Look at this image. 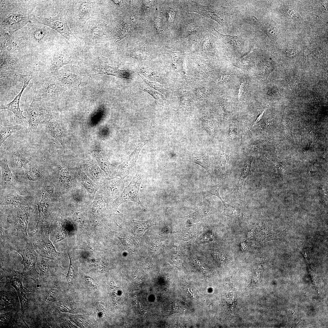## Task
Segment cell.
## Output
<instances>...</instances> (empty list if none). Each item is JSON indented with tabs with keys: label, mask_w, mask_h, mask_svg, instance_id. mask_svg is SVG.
<instances>
[{
	"label": "cell",
	"mask_w": 328,
	"mask_h": 328,
	"mask_svg": "<svg viewBox=\"0 0 328 328\" xmlns=\"http://www.w3.org/2000/svg\"><path fill=\"white\" fill-rule=\"evenodd\" d=\"M230 155L224 152H221L217 155L215 159V166L219 175L223 178H226L228 175V169Z\"/></svg>",
	"instance_id": "obj_21"
},
{
	"label": "cell",
	"mask_w": 328,
	"mask_h": 328,
	"mask_svg": "<svg viewBox=\"0 0 328 328\" xmlns=\"http://www.w3.org/2000/svg\"><path fill=\"white\" fill-rule=\"evenodd\" d=\"M25 127L24 123L9 127L3 126L0 125V146L9 137L16 132L24 129Z\"/></svg>",
	"instance_id": "obj_25"
},
{
	"label": "cell",
	"mask_w": 328,
	"mask_h": 328,
	"mask_svg": "<svg viewBox=\"0 0 328 328\" xmlns=\"http://www.w3.org/2000/svg\"><path fill=\"white\" fill-rule=\"evenodd\" d=\"M221 186V184L219 183L209 187L204 193L203 195L204 198L210 195H214L218 197L222 202H223L224 201L220 196L219 193V190Z\"/></svg>",
	"instance_id": "obj_38"
},
{
	"label": "cell",
	"mask_w": 328,
	"mask_h": 328,
	"mask_svg": "<svg viewBox=\"0 0 328 328\" xmlns=\"http://www.w3.org/2000/svg\"><path fill=\"white\" fill-rule=\"evenodd\" d=\"M50 259L40 256H38L37 262L39 270V275L42 279H45L51 275L52 267Z\"/></svg>",
	"instance_id": "obj_24"
},
{
	"label": "cell",
	"mask_w": 328,
	"mask_h": 328,
	"mask_svg": "<svg viewBox=\"0 0 328 328\" xmlns=\"http://www.w3.org/2000/svg\"><path fill=\"white\" fill-rule=\"evenodd\" d=\"M201 121L204 128L207 132L211 135H214L215 130L211 122L204 119H202Z\"/></svg>",
	"instance_id": "obj_45"
},
{
	"label": "cell",
	"mask_w": 328,
	"mask_h": 328,
	"mask_svg": "<svg viewBox=\"0 0 328 328\" xmlns=\"http://www.w3.org/2000/svg\"><path fill=\"white\" fill-rule=\"evenodd\" d=\"M243 84H241V87H240V88L239 89V95H238V98H239L241 97V93H242V91H243Z\"/></svg>",
	"instance_id": "obj_58"
},
{
	"label": "cell",
	"mask_w": 328,
	"mask_h": 328,
	"mask_svg": "<svg viewBox=\"0 0 328 328\" xmlns=\"http://www.w3.org/2000/svg\"><path fill=\"white\" fill-rule=\"evenodd\" d=\"M138 74L144 81L148 86L155 90L162 92L163 91V87L162 85L156 82H151L145 78L143 76Z\"/></svg>",
	"instance_id": "obj_43"
},
{
	"label": "cell",
	"mask_w": 328,
	"mask_h": 328,
	"mask_svg": "<svg viewBox=\"0 0 328 328\" xmlns=\"http://www.w3.org/2000/svg\"><path fill=\"white\" fill-rule=\"evenodd\" d=\"M28 243V246L26 248L15 250L21 255L22 258L21 263L23 265V275L36 280L39 275L35 268L38 256L34 245L30 242Z\"/></svg>",
	"instance_id": "obj_5"
},
{
	"label": "cell",
	"mask_w": 328,
	"mask_h": 328,
	"mask_svg": "<svg viewBox=\"0 0 328 328\" xmlns=\"http://www.w3.org/2000/svg\"><path fill=\"white\" fill-rule=\"evenodd\" d=\"M188 161L194 162L203 168L212 176L213 173L209 158L203 154H198L187 151L185 154Z\"/></svg>",
	"instance_id": "obj_20"
},
{
	"label": "cell",
	"mask_w": 328,
	"mask_h": 328,
	"mask_svg": "<svg viewBox=\"0 0 328 328\" xmlns=\"http://www.w3.org/2000/svg\"><path fill=\"white\" fill-rule=\"evenodd\" d=\"M72 62V58L68 53L64 51H57L50 60L49 71L51 73L55 74L62 67Z\"/></svg>",
	"instance_id": "obj_13"
},
{
	"label": "cell",
	"mask_w": 328,
	"mask_h": 328,
	"mask_svg": "<svg viewBox=\"0 0 328 328\" xmlns=\"http://www.w3.org/2000/svg\"><path fill=\"white\" fill-rule=\"evenodd\" d=\"M21 196H8L3 199L2 201V203L3 204L14 205L19 203L21 202H22V200H20L22 199Z\"/></svg>",
	"instance_id": "obj_42"
},
{
	"label": "cell",
	"mask_w": 328,
	"mask_h": 328,
	"mask_svg": "<svg viewBox=\"0 0 328 328\" xmlns=\"http://www.w3.org/2000/svg\"><path fill=\"white\" fill-rule=\"evenodd\" d=\"M23 276L22 273L14 271L10 278V282L18 293L21 303L22 316L23 319L24 313L28 306L29 296L31 291L23 287L22 283Z\"/></svg>",
	"instance_id": "obj_9"
},
{
	"label": "cell",
	"mask_w": 328,
	"mask_h": 328,
	"mask_svg": "<svg viewBox=\"0 0 328 328\" xmlns=\"http://www.w3.org/2000/svg\"><path fill=\"white\" fill-rule=\"evenodd\" d=\"M161 19L160 14L159 12H157L156 14L155 19L154 22L155 27L158 32L159 34L162 33L163 31V30L161 27Z\"/></svg>",
	"instance_id": "obj_48"
},
{
	"label": "cell",
	"mask_w": 328,
	"mask_h": 328,
	"mask_svg": "<svg viewBox=\"0 0 328 328\" xmlns=\"http://www.w3.org/2000/svg\"><path fill=\"white\" fill-rule=\"evenodd\" d=\"M61 91L57 83L51 80L46 84L43 92L46 95L53 96L60 94Z\"/></svg>",
	"instance_id": "obj_33"
},
{
	"label": "cell",
	"mask_w": 328,
	"mask_h": 328,
	"mask_svg": "<svg viewBox=\"0 0 328 328\" xmlns=\"http://www.w3.org/2000/svg\"><path fill=\"white\" fill-rule=\"evenodd\" d=\"M184 28L183 32H185L184 36H187L194 32L197 27L195 25L190 24L186 25Z\"/></svg>",
	"instance_id": "obj_50"
},
{
	"label": "cell",
	"mask_w": 328,
	"mask_h": 328,
	"mask_svg": "<svg viewBox=\"0 0 328 328\" xmlns=\"http://www.w3.org/2000/svg\"><path fill=\"white\" fill-rule=\"evenodd\" d=\"M29 221L28 213L23 209H19L17 211L15 226L18 234L26 241L28 238L27 232Z\"/></svg>",
	"instance_id": "obj_18"
},
{
	"label": "cell",
	"mask_w": 328,
	"mask_h": 328,
	"mask_svg": "<svg viewBox=\"0 0 328 328\" xmlns=\"http://www.w3.org/2000/svg\"><path fill=\"white\" fill-rule=\"evenodd\" d=\"M94 152L95 156L101 169L106 175H109L110 174L109 166L111 164L106 157L97 151Z\"/></svg>",
	"instance_id": "obj_34"
},
{
	"label": "cell",
	"mask_w": 328,
	"mask_h": 328,
	"mask_svg": "<svg viewBox=\"0 0 328 328\" xmlns=\"http://www.w3.org/2000/svg\"><path fill=\"white\" fill-rule=\"evenodd\" d=\"M138 244L144 233L148 228L156 224L155 222L152 220L145 221H139L132 219L127 222Z\"/></svg>",
	"instance_id": "obj_16"
},
{
	"label": "cell",
	"mask_w": 328,
	"mask_h": 328,
	"mask_svg": "<svg viewBox=\"0 0 328 328\" xmlns=\"http://www.w3.org/2000/svg\"><path fill=\"white\" fill-rule=\"evenodd\" d=\"M31 236V243L40 256L53 259L59 254L50 240L48 228L43 226L35 228Z\"/></svg>",
	"instance_id": "obj_1"
},
{
	"label": "cell",
	"mask_w": 328,
	"mask_h": 328,
	"mask_svg": "<svg viewBox=\"0 0 328 328\" xmlns=\"http://www.w3.org/2000/svg\"><path fill=\"white\" fill-rule=\"evenodd\" d=\"M224 206V210L222 214L230 217H234L238 216L240 214L239 209L236 207L226 203L224 201L222 202Z\"/></svg>",
	"instance_id": "obj_36"
},
{
	"label": "cell",
	"mask_w": 328,
	"mask_h": 328,
	"mask_svg": "<svg viewBox=\"0 0 328 328\" xmlns=\"http://www.w3.org/2000/svg\"><path fill=\"white\" fill-rule=\"evenodd\" d=\"M210 31L211 33L224 43L230 50L231 51L238 48L240 42L239 39L237 36L224 34L220 32L215 29H213Z\"/></svg>",
	"instance_id": "obj_22"
},
{
	"label": "cell",
	"mask_w": 328,
	"mask_h": 328,
	"mask_svg": "<svg viewBox=\"0 0 328 328\" xmlns=\"http://www.w3.org/2000/svg\"><path fill=\"white\" fill-rule=\"evenodd\" d=\"M59 310L63 312H68L72 310L71 307L69 304L67 303L60 304L58 307Z\"/></svg>",
	"instance_id": "obj_53"
},
{
	"label": "cell",
	"mask_w": 328,
	"mask_h": 328,
	"mask_svg": "<svg viewBox=\"0 0 328 328\" xmlns=\"http://www.w3.org/2000/svg\"><path fill=\"white\" fill-rule=\"evenodd\" d=\"M0 60L1 68L4 66L12 64L15 61V59L11 57H1Z\"/></svg>",
	"instance_id": "obj_47"
},
{
	"label": "cell",
	"mask_w": 328,
	"mask_h": 328,
	"mask_svg": "<svg viewBox=\"0 0 328 328\" xmlns=\"http://www.w3.org/2000/svg\"><path fill=\"white\" fill-rule=\"evenodd\" d=\"M92 9V4L87 1L82 2L78 9V14L81 19H86L91 15Z\"/></svg>",
	"instance_id": "obj_32"
},
{
	"label": "cell",
	"mask_w": 328,
	"mask_h": 328,
	"mask_svg": "<svg viewBox=\"0 0 328 328\" xmlns=\"http://www.w3.org/2000/svg\"><path fill=\"white\" fill-rule=\"evenodd\" d=\"M49 203V200L43 194H42L41 200L37 204L39 216L37 225L35 227L43 226Z\"/></svg>",
	"instance_id": "obj_27"
},
{
	"label": "cell",
	"mask_w": 328,
	"mask_h": 328,
	"mask_svg": "<svg viewBox=\"0 0 328 328\" xmlns=\"http://www.w3.org/2000/svg\"><path fill=\"white\" fill-rule=\"evenodd\" d=\"M258 213L259 220L256 225L258 228V231L260 241L264 242L272 240L279 239L268 226L265 220L263 209H259Z\"/></svg>",
	"instance_id": "obj_15"
},
{
	"label": "cell",
	"mask_w": 328,
	"mask_h": 328,
	"mask_svg": "<svg viewBox=\"0 0 328 328\" xmlns=\"http://www.w3.org/2000/svg\"><path fill=\"white\" fill-rule=\"evenodd\" d=\"M251 164L252 162L250 160L245 161L237 184L232 192L226 196V200L238 203L245 202L246 198L243 193L242 187L245 179L250 173Z\"/></svg>",
	"instance_id": "obj_7"
},
{
	"label": "cell",
	"mask_w": 328,
	"mask_h": 328,
	"mask_svg": "<svg viewBox=\"0 0 328 328\" xmlns=\"http://www.w3.org/2000/svg\"><path fill=\"white\" fill-rule=\"evenodd\" d=\"M74 249H83L85 250H91L93 251H103L105 249L101 248L96 244H91L89 241L80 245L76 246L73 248Z\"/></svg>",
	"instance_id": "obj_39"
},
{
	"label": "cell",
	"mask_w": 328,
	"mask_h": 328,
	"mask_svg": "<svg viewBox=\"0 0 328 328\" xmlns=\"http://www.w3.org/2000/svg\"><path fill=\"white\" fill-rule=\"evenodd\" d=\"M96 304L98 308L103 312L106 311V309L104 303L101 301L98 300L97 301Z\"/></svg>",
	"instance_id": "obj_56"
},
{
	"label": "cell",
	"mask_w": 328,
	"mask_h": 328,
	"mask_svg": "<svg viewBox=\"0 0 328 328\" xmlns=\"http://www.w3.org/2000/svg\"><path fill=\"white\" fill-rule=\"evenodd\" d=\"M214 212V209L212 208L204 207L185 217L195 221H199L207 218L213 214Z\"/></svg>",
	"instance_id": "obj_29"
},
{
	"label": "cell",
	"mask_w": 328,
	"mask_h": 328,
	"mask_svg": "<svg viewBox=\"0 0 328 328\" xmlns=\"http://www.w3.org/2000/svg\"><path fill=\"white\" fill-rule=\"evenodd\" d=\"M58 78L63 84L67 87H74L79 84V77L72 73H61L59 75Z\"/></svg>",
	"instance_id": "obj_30"
},
{
	"label": "cell",
	"mask_w": 328,
	"mask_h": 328,
	"mask_svg": "<svg viewBox=\"0 0 328 328\" xmlns=\"http://www.w3.org/2000/svg\"><path fill=\"white\" fill-rule=\"evenodd\" d=\"M145 144L144 142L139 143L133 152L119 166L118 173L119 177L123 179L129 175L134 174V168L136 166L138 154Z\"/></svg>",
	"instance_id": "obj_11"
},
{
	"label": "cell",
	"mask_w": 328,
	"mask_h": 328,
	"mask_svg": "<svg viewBox=\"0 0 328 328\" xmlns=\"http://www.w3.org/2000/svg\"><path fill=\"white\" fill-rule=\"evenodd\" d=\"M0 164L4 179L6 182L10 181L12 179V173L9 166L7 157L5 154L1 155Z\"/></svg>",
	"instance_id": "obj_31"
},
{
	"label": "cell",
	"mask_w": 328,
	"mask_h": 328,
	"mask_svg": "<svg viewBox=\"0 0 328 328\" xmlns=\"http://www.w3.org/2000/svg\"><path fill=\"white\" fill-rule=\"evenodd\" d=\"M194 12L215 20L222 26L226 25L227 17L233 14L232 12H222L200 5H197Z\"/></svg>",
	"instance_id": "obj_14"
},
{
	"label": "cell",
	"mask_w": 328,
	"mask_h": 328,
	"mask_svg": "<svg viewBox=\"0 0 328 328\" xmlns=\"http://www.w3.org/2000/svg\"><path fill=\"white\" fill-rule=\"evenodd\" d=\"M175 13V11L173 10H169L168 11V20L169 23H172L173 22Z\"/></svg>",
	"instance_id": "obj_55"
},
{
	"label": "cell",
	"mask_w": 328,
	"mask_h": 328,
	"mask_svg": "<svg viewBox=\"0 0 328 328\" xmlns=\"http://www.w3.org/2000/svg\"><path fill=\"white\" fill-rule=\"evenodd\" d=\"M84 279L87 284L89 286L94 289L97 288V284L92 278L87 275H85L84 276Z\"/></svg>",
	"instance_id": "obj_52"
},
{
	"label": "cell",
	"mask_w": 328,
	"mask_h": 328,
	"mask_svg": "<svg viewBox=\"0 0 328 328\" xmlns=\"http://www.w3.org/2000/svg\"><path fill=\"white\" fill-rule=\"evenodd\" d=\"M143 47L137 48L132 51L131 54L135 59H145L147 58L150 54L149 52L145 50Z\"/></svg>",
	"instance_id": "obj_37"
},
{
	"label": "cell",
	"mask_w": 328,
	"mask_h": 328,
	"mask_svg": "<svg viewBox=\"0 0 328 328\" xmlns=\"http://www.w3.org/2000/svg\"><path fill=\"white\" fill-rule=\"evenodd\" d=\"M19 75L23 80V84L21 91L11 102L8 104H1L0 109L7 110L12 112L15 116L16 122L22 124L25 122L27 118L22 114L23 111L21 110L20 106V100L22 92L29 84L32 77L30 74H19Z\"/></svg>",
	"instance_id": "obj_6"
},
{
	"label": "cell",
	"mask_w": 328,
	"mask_h": 328,
	"mask_svg": "<svg viewBox=\"0 0 328 328\" xmlns=\"http://www.w3.org/2000/svg\"><path fill=\"white\" fill-rule=\"evenodd\" d=\"M43 35V32L40 29L37 31L36 32L35 35H36V38L37 39H40L42 37Z\"/></svg>",
	"instance_id": "obj_57"
},
{
	"label": "cell",
	"mask_w": 328,
	"mask_h": 328,
	"mask_svg": "<svg viewBox=\"0 0 328 328\" xmlns=\"http://www.w3.org/2000/svg\"><path fill=\"white\" fill-rule=\"evenodd\" d=\"M67 254L70 260V265L66 279L68 284L70 285L73 283L78 273L79 264L77 260L70 252Z\"/></svg>",
	"instance_id": "obj_28"
},
{
	"label": "cell",
	"mask_w": 328,
	"mask_h": 328,
	"mask_svg": "<svg viewBox=\"0 0 328 328\" xmlns=\"http://www.w3.org/2000/svg\"><path fill=\"white\" fill-rule=\"evenodd\" d=\"M12 152V164L15 166L21 167L29 159V154L22 149H17Z\"/></svg>",
	"instance_id": "obj_26"
},
{
	"label": "cell",
	"mask_w": 328,
	"mask_h": 328,
	"mask_svg": "<svg viewBox=\"0 0 328 328\" xmlns=\"http://www.w3.org/2000/svg\"><path fill=\"white\" fill-rule=\"evenodd\" d=\"M89 26L85 41L86 45L93 46L100 42L104 34L102 28L99 25L93 24Z\"/></svg>",
	"instance_id": "obj_19"
},
{
	"label": "cell",
	"mask_w": 328,
	"mask_h": 328,
	"mask_svg": "<svg viewBox=\"0 0 328 328\" xmlns=\"http://www.w3.org/2000/svg\"><path fill=\"white\" fill-rule=\"evenodd\" d=\"M122 179L117 177L106 179L102 186V194L106 201L109 202L120 195L125 188Z\"/></svg>",
	"instance_id": "obj_8"
},
{
	"label": "cell",
	"mask_w": 328,
	"mask_h": 328,
	"mask_svg": "<svg viewBox=\"0 0 328 328\" xmlns=\"http://www.w3.org/2000/svg\"><path fill=\"white\" fill-rule=\"evenodd\" d=\"M46 107L40 99L32 94V100L26 111L28 122L27 131L30 136L36 134L38 125L46 116Z\"/></svg>",
	"instance_id": "obj_3"
},
{
	"label": "cell",
	"mask_w": 328,
	"mask_h": 328,
	"mask_svg": "<svg viewBox=\"0 0 328 328\" xmlns=\"http://www.w3.org/2000/svg\"><path fill=\"white\" fill-rule=\"evenodd\" d=\"M45 128L47 133L58 141L63 148L65 147V136L63 127L54 115H50L45 124Z\"/></svg>",
	"instance_id": "obj_12"
},
{
	"label": "cell",
	"mask_w": 328,
	"mask_h": 328,
	"mask_svg": "<svg viewBox=\"0 0 328 328\" xmlns=\"http://www.w3.org/2000/svg\"><path fill=\"white\" fill-rule=\"evenodd\" d=\"M181 105L184 109H189L191 105V102L190 98L184 96H180L179 97Z\"/></svg>",
	"instance_id": "obj_46"
},
{
	"label": "cell",
	"mask_w": 328,
	"mask_h": 328,
	"mask_svg": "<svg viewBox=\"0 0 328 328\" xmlns=\"http://www.w3.org/2000/svg\"><path fill=\"white\" fill-rule=\"evenodd\" d=\"M0 311L12 309L16 307L17 304L15 296L12 293L2 291L0 293Z\"/></svg>",
	"instance_id": "obj_23"
},
{
	"label": "cell",
	"mask_w": 328,
	"mask_h": 328,
	"mask_svg": "<svg viewBox=\"0 0 328 328\" xmlns=\"http://www.w3.org/2000/svg\"><path fill=\"white\" fill-rule=\"evenodd\" d=\"M116 236L121 241L126 249L131 252L134 251V244L130 238L121 235H116Z\"/></svg>",
	"instance_id": "obj_40"
},
{
	"label": "cell",
	"mask_w": 328,
	"mask_h": 328,
	"mask_svg": "<svg viewBox=\"0 0 328 328\" xmlns=\"http://www.w3.org/2000/svg\"><path fill=\"white\" fill-rule=\"evenodd\" d=\"M16 313L13 310L0 315L1 326H9L15 322Z\"/></svg>",
	"instance_id": "obj_35"
},
{
	"label": "cell",
	"mask_w": 328,
	"mask_h": 328,
	"mask_svg": "<svg viewBox=\"0 0 328 328\" xmlns=\"http://www.w3.org/2000/svg\"><path fill=\"white\" fill-rule=\"evenodd\" d=\"M58 292L57 290L55 289H51L48 293L47 296V299L49 300H51L54 299L56 296L57 293Z\"/></svg>",
	"instance_id": "obj_54"
},
{
	"label": "cell",
	"mask_w": 328,
	"mask_h": 328,
	"mask_svg": "<svg viewBox=\"0 0 328 328\" xmlns=\"http://www.w3.org/2000/svg\"><path fill=\"white\" fill-rule=\"evenodd\" d=\"M142 179V174L138 172L129 184L125 188L120 195L111 203L112 207L116 209L122 203L133 201L145 207L140 202L139 196V188Z\"/></svg>",
	"instance_id": "obj_4"
},
{
	"label": "cell",
	"mask_w": 328,
	"mask_h": 328,
	"mask_svg": "<svg viewBox=\"0 0 328 328\" xmlns=\"http://www.w3.org/2000/svg\"><path fill=\"white\" fill-rule=\"evenodd\" d=\"M144 91L151 95L155 99V101L158 104L163 105L165 98L164 96L158 91L153 90H149L145 89Z\"/></svg>",
	"instance_id": "obj_41"
},
{
	"label": "cell",
	"mask_w": 328,
	"mask_h": 328,
	"mask_svg": "<svg viewBox=\"0 0 328 328\" xmlns=\"http://www.w3.org/2000/svg\"><path fill=\"white\" fill-rule=\"evenodd\" d=\"M66 15L65 13H60L54 17L35 16L33 19L36 22L46 25L56 31L72 44H78L80 41L70 29L67 21Z\"/></svg>",
	"instance_id": "obj_2"
},
{
	"label": "cell",
	"mask_w": 328,
	"mask_h": 328,
	"mask_svg": "<svg viewBox=\"0 0 328 328\" xmlns=\"http://www.w3.org/2000/svg\"><path fill=\"white\" fill-rule=\"evenodd\" d=\"M96 74L111 75L121 78L131 79L132 76L127 70L120 69L118 67H113L106 63L101 64L94 68Z\"/></svg>",
	"instance_id": "obj_17"
},
{
	"label": "cell",
	"mask_w": 328,
	"mask_h": 328,
	"mask_svg": "<svg viewBox=\"0 0 328 328\" xmlns=\"http://www.w3.org/2000/svg\"><path fill=\"white\" fill-rule=\"evenodd\" d=\"M69 173L68 171L66 169H63L61 171L60 174V179L62 183H67L69 179Z\"/></svg>",
	"instance_id": "obj_51"
},
{
	"label": "cell",
	"mask_w": 328,
	"mask_h": 328,
	"mask_svg": "<svg viewBox=\"0 0 328 328\" xmlns=\"http://www.w3.org/2000/svg\"><path fill=\"white\" fill-rule=\"evenodd\" d=\"M83 182L87 191L90 193H93L94 191V186L90 179L86 177L83 180Z\"/></svg>",
	"instance_id": "obj_49"
},
{
	"label": "cell",
	"mask_w": 328,
	"mask_h": 328,
	"mask_svg": "<svg viewBox=\"0 0 328 328\" xmlns=\"http://www.w3.org/2000/svg\"><path fill=\"white\" fill-rule=\"evenodd\" d=\"M30 21L28 14L21 13H11L2 22V29L7 33H12L21 28Z\"/></svg>",
	"instance_id": "obj_10"
},
{
	"label": "cell",
	"mask_w": 328,
	"mask_h": 328,
	"mask_svg": "<svg viewBox=\"0 0 328 328\" xmlns=\"http://www.w3.org/2000/svg\"><path fill=\"white\" fill-rule=\"evenodd\" d=\"M210 90L207 87H202L196 90V93L197 97L202 99L207 96L210 93Z\"/></svg>",
	"instance_id": "obj_44"
}]
</instances>
